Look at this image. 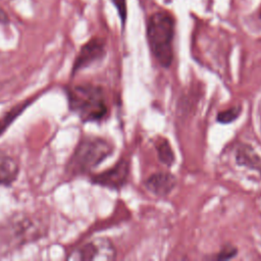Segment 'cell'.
Masks as SVG:
<instances>
[{"mask_svg":"<svg viewBox=\"0 0 261 261\" xmlns=\"http://www.w3.org/2000/svg\"><path fill=\"white\" fill-rule=\"evenodd\" d=\"M117 12H118V15L120 17V20H121V23L122 25H124V22H125V19H126V15H127V12H126V1L125 0H112Z\"/></svg>","mask_w":261,"mask_h":261,"instance_id":"15","label":"cell"},{"mask_svg":"<svg viewBox=\"0 0 261 261\" xmlns=\"http://www.w3.org/2000/svg\"><path fill=\"white\" fill-rule=\"evenodd\" d=\"M113 152L110 142L99 137H86L80 141L70 156L66 171L71 175L86 174L95 169Z\"/></svg>","mask_w":261,"mask_h":261,"instance_id":"3","label":"cell"},{"mask_svg":"<svg viewBox=\"0 0 261 261\" xmlns=\"http://www.w3.org/2000/svg\"><path fill=\"white\" fill-rule=\"evenodd\" d=\"M234 155L238 165L261 173V157L250 145L240 144Z\"/></svg>","mask_w":261,"mask_h":261,"instance_id":"9","label":"cell"},{"mask_svg":"<svg viewBox=\"0 0 261 261\" xmlns=\"http://www.w3.org/2000/svg\"><path fill=\"white\" fill-rule=\"evenodd\" d=\"M156 150H157L158 158L161 163H163L166 166H171L174 163V160H175L174 153L168 140L164 138L158 139L156 143Z\"/></svg>","mask_w":261,"mask_h":261,"instance_id":"11","label":"cell"},{"mask_svg":"<svg viewBox=\"0 0 261 261\" xmlns=\"http://www.w3.org/2000/svg\"><path fill=\"white\" fill-rule=\"evenodd\" d=\"M176 185L175 176L168 171H160L151 174L145 181V188L157 197L168 196Z\"/></svg>","mask_w":261,"mask_h":261,"instance_id":"8","label":"cell"},{"mask_svg":"<svg viewBox=\"0 0 261 261\" xmlns=\"http://www.w3.org/2000/svg\"><path fill=\"white\" fill-rule=\"evenodd\" d=\"M116 257V250L107 238H98L74 249L66 257L68 260L109 261Z\"/></svg>","mask_w":261,"mask_h":261,"instance_id":"5","label":"cell"},{"mask_svg":"<svg viewBox=\"0 0 261 261\" xmlns=\"http://www.w3.org/2000/svg\"><path fill=\"white\" fill-rule=\"evenodd\" d=\"M260 18H261V12H260Z\"/></svg>","mask_w":261,"mask_h":261,"instance_id":"17","label":"cell"},{"mask_svg":"<svg viewBox=\"0 0 261 261\" xmlns=\"http://www.w3.org/2000/svg\"><path fill=\"white\" fill-rule=\"evenodd\" d=\"M174 18L168 11L153 13L147 22V39L152 55L162 67H169L173 60Z\"/></svg>","mask_w":261,"mask_h":261,"instance_id":"2","label":"cell"},{"mask_svg":"<svg viewBox=\"0 0 261 261\" xmlns=\"http://www.w3.org/2000/svg\"><path fill=\"white\" fill-rule=\"evenodd\" d=\"M237 254H238V249L236 247L226 245L219 251L217 256H215V259L216 260H229V259L234 258L237 256Z\"/></svg>","mask_w":261,"mask_h":261,"instance_id":"14","label":"cell"},{"mask_svg":"<svg viewBox=\"0 0 261 261\" xmlns=\"http://www.w3.org/2000/svg\"><path fill=\"white\" fill-rule=\"evenodd\" d=\"M105 42L100 38H93L84 44L76 55L72 66V74L100 61L105 56Z\"/></svg>","mask_w":261,"mask_h":261,"instance_id":"7","label":"cell"},{"mask_svg":"<svg viewBox=\"0 0 261 261\" xmlns=\"http://www.w3.org/2000/svg\"><path fill=\"white\" fill-rule=\"evenodd\" d=\"M241 111H242V108L240 106L230 107L228 109L218 112V114L216 116V120L222 124H227V123L233 122L240 116Z\"/></svg>","mask_w":261,"mask_h":261,"instance_id":"13","label":"cell"},{"mask_svg":"<svg viewBox=\"0 0 261 261\" xmlns=\"http://www.w3.org/2000/svg\"><path fill=\"white\" fill-rule=\"evenodd\" d=\"M19 172V165L15 158L0 152V185L10 186Z\"/></svg>","mask_w":261,"mask_h":261,"instance_id":"10","label":"cell"},{"mask_svg":"<svg viewBox=\"0 0 261 261\" xmlns=\"http://www.w3.org/2000/svg\"><path fill=\"white\" fill-rule=\"evenodd\" d=\"M9 22V19H8V16L7 14L4 12L3 9L0 8V23H3V24H6Z\"/></svg>","mask_w":261,"mask_h":261,"instance_id":"16","label":"cell"},{"mask_svg":"<svg viewBox=\"0 0 261 261\" xmlns=\"http://www.w3.org/2000/svg\"><path fill=\"white\" fill-rule=\"evenodd\" d=\"M129 176V162L120 159L112 167L96 173L91 177L93 184L112 190H119L124 187Z\"/></svg>","mask_w":261,"mask_h":261,"instance_id":"6","label":"cell"},{"mask_svg":"<svg viewBox=\"0 0 261 261\" xmlns=\"http://www.w3.org/2000/svg\"><path fill=\"white\" fill-rule=\"evenodd\" d=\"M29 101L22 102L20 104L15 105L9 111H7L4 115L0 117V135L11 124V122L22 112V110L27 107Z\"/></svg>","mask_w":261,"mask_h":261,"instance_id":"12","label":"cell"},{"mask_svg":"<svg viewBox=\"0 0 261 261\" xmlns=\"http://www.w3.org/2000/svg\"><path fill=\"white\" fill-rule=\"evenodd\" d=\"M70 110L83 122L101 121L108 113L104 91L93 84L71 86L66 91Z\"/></svg>","mask_w":261,"mask_h":261,"instance_id":"1","label":"cell"},{"mask_svg":"<svg viewBox=\"0 0 261 261\" xmlns=\"http://www.w3.org/2000/svg\"><path fill=\"white\" fill-rule=\"evenodd\" d=\"M42 226L25 215H15L7 220L1 228V234L13 244H23L38 239L42 234Z\"/></svg>","mask_w":261,"mask_h":261,"instance_id":"4","label":"cell"}]
</instances>
